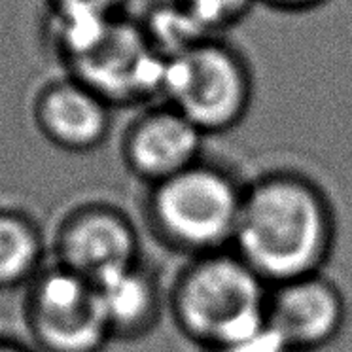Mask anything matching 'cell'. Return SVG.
Wrapping results in <instances>:
<instances>
[{
	"mask_svg": "<svg viewBox=\"0 0 352 352\" xmlns=\"http://www.w3.org/2000/svg\"><path fill=\"white\" fill-rule=\"evenodd\" d=\"M214 352H301L290 341H286L278 331L269 326L267 322L260 328L250 331L248 336L241 337L233 343L226 344L223 349Z\"/></svg>",
	"mask_w": 352,
	"mask_h": 352,
	"instance_id": "15",
	"label": "cell"
},
{
	"mask_svg": "<svg viewBox=\"0 0 352 352\" xmlns=\"http://www.w3.org/2000/svg\"><path fill=\"white\" fill-rule=\"evenodd\" d=\"M269 284L233 250L188 258L167 294L180 333L207 352L265 324Z\"/></svg>",
	"mask_w": 352,
	"mask_h": 352,
	"instance_id": "2",
	"label": "cell"
},
{
	"mask_svg": "<svg viewBox=\"0 0 352 352\" xmlns=\"http://www.w3.org/2000/svg\"><path fill=\"white\" fill-rule=\"evenodd\" d=\"M245 186L230 168L203 157L148 186L146 222L163 245L188 258L231 250Z\"/></svg>",
	"mask_w": 352,
	"mask_h": 352,
	"instance_id": "3",
	"label": "cell"
},
{
	"mask_svg": "<svg viewBox=\"0 0 352 352\" xmlns=\"http://www.w3.org/2000/svg\"><path fill=\"white\" fill-rule=\"evenodd\" d=\"M205 135L167 102L144 108L122 138V157L148 186L160 184L203 160Z\"/></svg>",
	"mask_w": 352,
	"mask_h": 352,
	"instance_id": "9",
	"label": "cell"
},
{
	"mask_svg": "<svg viewBox=\"0 0 352 352\" xmlns=\"http://www.w3.org/2000/svg\"><path fill=\"white\" fill-rule=\"evenodd\" d=\"M265 4H271L278 10H292V12H301V10H309L313 6H318L324 0H261Z\"/></svg>",
	"mask_w": 352,
	"mask_h": 352,
	"instance_id": "17",
	"label": "cell"
},
{
	"mask_svg": "<svg viewBox=\"0 0 352 352\" xmlns=\"http://www.w3.org/2000/svg\"><path fill=\"white\" fill-rule=\"evenodd\" d=\"M55 261L99 283L140 261V237L123 210L102 203L84 205L63 220L55 237Z\"/></svg>",
	"mask_w": 352,
	"mask_h": 352,
	"instance_id": "7",
	"label": "cell"
},
{
	"mask_svg": "<svg viewBox=\"0 0 352 352\" xmlns=\"http://www.w3.org/2000/svg\"><path fill=\"white\" fill-rule=\"evenodd\" d=\"M114 107L100 93L65 72L42 84L32 100V118L42 137L67 152H91L112 129Z\"/></svg>",
	"mask_w": 352,
	"mask_h": 352,
	"instance_id": "10",
	"label": "cell"
},
{
	"mask_svg": "<svg viewBox=\"0 0 352 352\" xmlns=\"http://www.w3.org/2000/svg\"><path fill=\"white\" fill-rule=\"evenodd\" d=\"M0 352H38L34 346L16 341V339H10V337L0 336Z\"/></svg>",
	"mask_w": 352,
	"mask_h": 352,
	"instance_id": "18",
	"label": "cell"
},
{
	"mask_svg": "<svg viewBox=\"0 0 352 352\" xmlns=\"http://www.w3.org/2000/svg\"><path fill=\"white\" fill-rule=\"evenodd\" d=\"M336 241V210L313 178L271 170L246 182L231 250L269 286L324 271Z\"/></svg>",
	"mask_w": 352,
	"mask_h": 352,
	"instance_id": "1",
	"label": "cell"
},
{
	"mask_svg": "<svg viewBox=\"0 0 352 352\" xmlns=\"http://www.w3.org/2000/svg\"><path fill=\"white\" fill-rule=\"evenodd\" d=\"M72 76L112 104H133L161 93L165 59L153 52L138 23L116 17L99 38L65 65Z\"/></svg>",
	"mask_w": 352,
	"mask_h": 352,
	"instance_id": "6",
	"label": "cell"
},
{
	"mask_svg": "<svg viewBox=\"0 0 352 352\" xmlns=\"http://www.w3.org/2000/svg\"><path fill=\"white\" fill-rule=\"evenodd\" d=\"M252 93V74L243 55L214 36L165 61L163 99L205 137L237 127Z\"/></svg>",
	"mask_w": 352,
	"mask_h": 352,
	"instance_id": "4",
	"label": "cell"
},
{
	"mask_svg": "<svg viewBox=\"0 0 352 352\" xmlns=\"http://www.w3.org/2000/svg\"><path fill=\"white\" fill-rule=\"evenodd\" d=\"M44 260V237L32 218L14 208H0V290L27 288L46 267Z\"/></svg>",
	"mask_w": 352,
	"mask_h": 352,
	"instance_id": "12",
	"label": "cell"
},
{
	"mask_svg": "<svg viewBox=\"0 0 352 352\" xmlns=\"http://www.w3.org/2000/svg\"><path fill=\"white\" fill-rule=\"evenodd\" d=\"M265 322L301 352H318L341 336L346 301L324 271L269 286Z\"/></svg>",
	"mask_w": 352,
	"mask_h": 352,
	"instance_id": "8",
	"label": "cell"
},
{
	"mask_svg": "<svg viewBox=\"0 0 352 352\" xmlns=\"http://www.w3.org/2000/svg\"><path fill=\"white\" fill-rule=\"evenodd\" d=\"M208 32L228 31L241 23L260 0H176Z\"/></svg>",
	"mask_w": 352,
	"mask_h": 352,
	"instance_id": "14",
	"label": "cell"
},
{
	"mask_svg": "<svg viewBox=\"0 0 352 352\" xmlns=\"http://www.w3.org/2000/svg\"><path fill=\"white\" fill-rule=\"evenodd\" d=\"M25 320L38 352H102L112 341L95 284L57 261L27 286Z\"/></svg>",
	"mask_w": 352,
	"mask_h": 352,
	"instance_id": "5",
	"label": "cell"
},
{
	"mask_svg": "<svg viewBox=\"0 0 352 352\" xmlns=\"http://www.w3.org/2000/svg\"><path fill=\"white\" fill-rule=\"evenodd\" d=\"M93 284L112 339L144 337L167 307L157 276L142 260Z\"/></svg>",
	"mask_w": 352,
	"mask_h": 352,
	"instance_id": "11",
	"label": "cell"
},
{
	"mask_svg": "<svg viewBox=\"0 0 352 352\" xmlns=\"http://www.w3.org/2000/svg\"><path fill=\"white\" fill-rule=\"evenodd\" d=\"M52 12L74 14V16L114 19L122 17L129 0H46Z\"/></svg>",
	"mask_w": 352,
	"mask_h": 352,
	"instance_id": "16",
	"label": "cell"
},
{
	"mask_svg": "<svg viewBox=\"0 0 352 352\" xmlns=\"http://www.w3.org/2000/svg\"><path fill=\"white\" fill-rule=\"evenodd\" d=\"M138 27L153 52L165 61L212 36L176 0L153 6Z\"/></svg>",
	"mask_w": 352,
	"mask_h": 352,
	"instance_id": "13",
	"label": "cell"
}]
</instances>
